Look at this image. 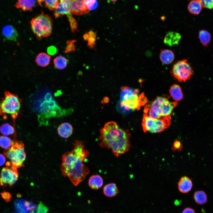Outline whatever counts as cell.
<instances>
[{
  "label": "cell",
  "mask_w": 213,
  "mask_h": 213,
  "mask_svg": "<svg viewBox=\"0 0 213 213\" xmlns=\"http://www.w3.org/2000/svg\"><path fill=\"white\" fill-rule=\"evenodd\" d=\"M73 145V149L62 156L61 169L63 175L68 177L72 184L77 186L90 172L88 167L84 164L89 152L85 148L82 141L76 140Z\"/></svg>",
  "instance_id": "obj_1"
},
{
  "label": "cell",
  "mask_w": 213,
  "mask_h": 213,
  "mask_svg": "<svg viewBox=\"0 0 213 213\" xmlns=\"http://www.w3.org/2000/svg\"><path fill=\"white\" fill-rule=\"evenodd\" d=\"M99 144L102 148L110 149L118 157L128 151L131 144L130 134L128 130L120 128L115 122L106 123L100 130Z\"/></svg>",
  "instance_id": "obj_2"
},
{
  "label": "cell",
  "mask_w": 213,
  "mask_h": 213,
  "mask_svg": "<svg viewBox=\"0 0 213 213\" xmlns=\"http://www.w3.org/2000/svg\"><path fill=\"white\" fill-rule=\"evenodd\" d=\"M144 93H139V90L128 86L121 88L120 99L117 105V109L120 113L125 114L132 110L139 109L148 102Z\"/></svg>",
  "instance_id": "obj_3"
},
{
  "label": "cell",
  "mask_w": 213,
  "mask_h": 213,
  "mask_svg": "<svg viewBox=\"0 0 213 213\" xmlns=\"http://www.w3.org/2000/svg\"><path fill=\"white\" fill-rule=\"evenodd\" d=\"M169 98L166 96L157 97L151 103L145 106L143 110L144 113L156 119L171 116L178 102L170 101Z\"/></svg>",
  "instance_id": "obj_4"
},
{
  "label": "cell",
  "mask_w": 213,
  "mask_h": 213,
  "mask_svg": "<svg viewBox=\"0 0 213 213\" xmlns=\"http://www.w3.org/2000/svg\"><path fill=\"white\" fill-rule=\"evenodd\" d=\"M21 103L17 95L6 92L0 101V114L9 115L14 120L20 113Z\"/></svg>",
  "instance_id": "obj_5"
},
{
  "label": "cell",
  "mask_w": 213,
  "mask_h": 213,
  "mask_svg": "<svg viewBox=\"0 0 213 213\" xmlns=\"http://www.w3.org/2000/svg\"><path fill=\"white\" fill-rule=\"evenodd\" d=\"M30 24L31 30L38 39L48 37L52 33V19L43 12L33 18Z\"/></svg>",
  "instance_id": "obj_6"
},
{
  "label": "cell",
  "mask_w": 213,
  "mask_h": 213,
  "mask_svg": "<svg viewBox=\"0 0 213 213\" xmlns=\"http://www.w3.org/2000/svg\"><path fill=\"white\" fill-rule=\"evenodd\" d=\"M171 119V116L156 119L144 113L142 123L143 130L145 133L149 132L156 133L162 132L170 125Z\"/></svg>",
  "instance_id": "obj_7"
},
{
  "label": "cell",
  "mask_w": 213,
  "mask_h": 213,
  "mask_svg": "<svg viewBox=\"0 0 213 213\" xmlns=\"http://www.w3.org/2000/svg\"><path fill=\"white\" fill-rule=\"evenodd\" d=\"M4 154L10 161L12 166L17 168L24 166L26 158L24 144L21 141H16L12 146L4 151Z\"/></svg>",
  "instance_id": "obj_8"
},
{
  "label": "cell",
  "mask_w": 213,
  "mask_h": 213,
  "mask_svg": "<svg viewBox=\"0 0 213 213\" xmlns=\"http://www.w3.org/2000/svg\"><path fill=\"white\" fill-rule=\"evenodd\" d=\"M170 73L179 82H185L190 79L193 74L192 67L187 60L185 59L175 63L172 66Z\"/></svg>",
  "instance_id": "obj_9"
},
{
  "label": "cell",
  "mask_w": 213,
  "mask_h": 213,
  "mask_svg": "<svg viewBox=\"0 0 213 213\" xmlns=\"http://www.w3.org/2000/svg\"><path fill=\"white\" fill-rule=\"evenodd\" d=\"M71 0H59L56 8L53 10L55 18L66 15L70 23L71 30L75 33L78 31V24L76 20L73 18L71 12Z\"/></svg>",
  "instance_id": "obj_10"
},
{
  "label": "cell",
  "mask_w": 213,
  "mask_h": 213,
  "mask_svg": "<svg viewBox=\"0 0 213 213\" xmlns=\"http://www.w3.org/2000/svg\"><path fill=\"white\" fill-rule=\"evenodd\" d=\"M7 167L3 168L0 175V185L11 187L14 184L17 180L19 174L17 168L13 167L10 162L6 163Z\"/></svg>",
  "instance_id": "obj_11"
},
{
  "label": "cell",
  "mask_w": 213,
  "mask_h": 213,
  "mask_svg": "<svg viewBox=\"0 0 213 213\" xmlns=\"http://www.w3.org/2000/svg\"><path fill=\"white\" fill-rule=\"evenodd\" d=\"M37 3L41 5V0H17L15 7L23 11H31L36 7Z\"/></svg>",
  "instance_id": "obj_12"
},
{
  "label": "cell",
  "mask_w": 213,
  "mask_h": 213,
  "mask_svg": "<svg viewBox=\"0 0 213 213\" xmlns=\"http://www.w3.org/2000/svg\"><path fill=\"white\" fill-rule=\"evenodd\" d=\"M73 128L70 123L65 122L61 123L57 128L58 135L61 137L67 138L72 134Z\"/></svg>",
  "instance_id": "obj_13"
},
{
  "label": "cell",
  "mask_w": 213,
  "mask_h": 213,
  "mask_svg": "<svg viewBox=\"0 0 213 213\" xmlns=\"http://www.w3.org/2000/svg\"><path fill=\"white\" fill-rule=\"evenodd\" d=\"M192 186V181L186 176L181 177L178 183L179 190L180 192L183 193L189 192L191 189Z\"/></svg>",
  "instance_id": "obj_14"
},
{
  "label": "cell",
  "mask_w": 213,
  "mask_h": 213,
  "mask_svg": "<svg viewBox=\"0 0 213 213\" xmlns=\"http://www.w3.org/2000/svg\"><path fill=\"white\" fill-rule=\"evenodd\" d=\"M181 38L180 34L177 32L170 31L166 35L164 39V43L166 44L171 46L178 44Z\"/></svg>",
  "instance_id": "obj_15"
},
{
  "label": "cell",
  "mask_w": 213,
  "mask_h": 213,
  "mask_svg": "<svg viewBox=\"0 0 213 213\" xmlns=\"http://www.w3.org/2000/svg\"><path fill=\"white\" fill-rule=\"evenodd\" d=\"M2 33L5 37L9 40L16 41L18 36L16 30L10 25L4 26L2 29Z\"/></svg>",
  "instance_id": "obj_16"
},
{
  "label": "cell",
  "mask_w": 213,
  "mask_h": 213,
  "mask_svg": "<svg viewBox=\"0 0 213 213\" xmlns=\"http://www.w3.org/2000/svg\"><path fill=\"white\" fill-rule=\"evenodd\" d=\"M160 59L164 64H168L173 61L175 58L174 53L169 49H162L159 55Z\"/></svg>",
  "instance_id": "obj_17"
},
{
  "label": "cell",
  "mask_w": 213,
  "mask_h": 213,
  "mask_svg": "<svg viewBox=\"0 0 213 213\" xmlns=\"http://www.w3.org/2000/svg\"><path fill=\"white\" fill-rule=\"evenodd\" d=\"M170 95L175 101L181 100L183 94L180 87L178 84H174L171 86L169 89Z\"/></svg>",
  "instance_id": "obj_18"
},
{
  "label": "cell",
  "mask_w": 213,
  "mask_h": 213,
  "mask_svg": "<svg viewBox=\"0 0 213 213\" xmlns=\"http://www.w3.org/2000/svg\"><path fill=\"white\" fill-rule=\"evenodd\" d=\"M103 183L102 178L98 175H93L91 176L88 182L89 186L93 189H98L101 188Z\"/></svg>",
  "instance_id": "obj_19"
},
{
  "label": "cell",
  "mask_w": 213,
  "mask_h": 213,
  "mask_svg": "<svg viewBox=\"0 0 213 213\" xmlns=\"http://www.w3.org/2000/svg\"><path fill=\"white\" fill-rule=\"evenodd\" d=\"M51 59L50 55L46 53L41 52L37 56L36 62L38 66L44 67L49 65Z\"/></svg>",
  "instance_id": "obj_20"
},
{
  "label": "cell",
  "mask_w": 213,
  "mask_h": 213,
  "mask_svg": "<svg viewBox=\"0 0 213 213\" xmlns=\"http://www.w3.org/2000/svg\"><path fill=\"white\" fill-rule=\"evenodd\" d=\"M104 194L108 197L115 196L118 193V191L116 185L114 183L106 184L103 188Z\"/></svg>",
  "instance_id": "obj_21"
},
{
  "label": "cell",
  "mask_w": 213,
  "mask_h": 213,
  "mask_svg": "<svg viewBox=\"0 0 213 213\" xmlns=\"http://www.w3.org/2000/svg\"><path fill=\"white\" fill-rule=\"evenodd\" d=\"M202 6L199 0L191 1L188 4V9L191 14L197 15L199 14L202 9Z\"/></svg>",
  "instance_id": "obj_22"
},
{
  "label": "cell",
  "mask_w": 213,
  "mask_h": 213,
  "mask_svg": "<svg viewBox=\"0 0 213 213\" xmlns=\"http://www.w3.org/2000/svg\"><path fill=\"white\" fill-rule=\"evenodd\" d=\"M199 38L203 46H207L211 41V35L207 31L202 30L199 32Z\"/></svg>",
  "instance_id": "obj_23"
},
{
  "label": "cell",
  "mask_w": 213,
  "mask_h": 213,
  "mask_svg": "<svg viewBox=\"0 0 213 213\" xmlns=\"http://www.w3.org/2000/svg\"><path fill=\"white\" fill-rule=\"evenodd\" d=\"M53 62L56 68L62 70L66 67L68 60L64 57L59 56L57 57L54 59Z\"/></svg>",
  "instance_id": "obj_24"
},
{
  "label": "cell",
  "mask_w": 213,
  "mask_h": 213,
  "mask_svg": "<svg viewBox=\"0 0 213 213\" xmlns=\"http://www.w3.org/2000/svg\"><path fill=\"white\" fill-rule=\"evenodd\" d=\"M0 132L2 135L6 136L14 135L15 133L14 128L7 123H4L0 126Z\"/></svg>",
  "instance_id": "obj_25"
},
{
  "label": "cell",
  "mask_w": 213,
  "mask_h": 213,
  "mask_svg": "<svg viewBox=\"0 0 213 213\" xmlns=\"http://www.w3.org/2000/svg\"><path fill=\"white\" fill-rule=\"evenodd\" d=\"M194 198L195 201L200 204H204L207 201V195L204 191H196L194 195Z\"/></svg>",
  "instance_id": "obj_26"
},
{
  "label": "cell",
  "mask_w": 213,
  "mask_h": 213,
  "mask_svg": "<svg viewBox=\"0 0 213 213\" xmlns=\"http://www.w3.org/2000/svg\"><path fill=\"white\" fill-rule=\"evenodd\" d=\"M14 142L7 136L3 135L0 136V147L4 149L9 148Z\"/></svg>",
  "instance_id": "obj_27"
},
{
  "label": "cell",
  "mask_w": 213,
  "mask_h": 213,
  "mask_svg": "<svg viewBox=\"0 0 213 213\" xmlns=\"http://www.w3.org/2000/svg\"><path fill=\"white\" fill-rule=\"evenodd\" d=\"M45 6L51 10H54L56 7L59 0H43Z\"/></svg>",
  "instance_id": "obj_28"
},
{
  "label": "cell",
  "mask_w": 213,
  "mask_h": 213,
  "mask_svg": "<svg viewBox=\"0 0 213 213\" xmlns=\"http://www.w3.org/2000/svg\"><path fill=\"white\" fill-rule=\"evenodd\" d=\"M86 5L89 10H93L97 7L98 1L97 0H87L86 2Z\"/></svg>",
  "instance_id": "obj_29"
},
{
  "label": "cell",
  "mask_w": 213,
  "mask_h": 213,
  "mask_svg": "<svg viewBox=\"0 0 213 213\" xmlns=\"http://www.w3.org/2000/svg\"><path fill=\"white\" fill-rule=\"evenodd\" d=\"M183 146L181 142L179 140L176 139L173 143L171 149L173 151L177 150L178 151L182 150Z\"/></svg>",
  "instance_id": "obj_30"
},
{
  "label": "cell",
  "mask_w": 213,
  "mask_h": 213,
  "mask_svg": "<svg viewBox=\"0 0 213 213\" xmlns=\"http://www.w3.org/2000/svg\"><path fill=\"white\" fill-rule=\"evenodd\" d=\"M202 7L209 9H213V0H199Z\"/></svg>",
  "instance_id": "obj_31"
},
{
  "label": "cell",
  "mask_w": 213,
  "mask_h": 213,
  "mask_svg": "<svg viewBox=\"0 0 213 213\" xmlns=\"http://www.w3.org/2000/svg\"><path fill=\"white\" fill-rule=\"evenodd\" d=\"M76 41V40H73L69 41H67V46L66 47L65 51V52L73 51L75 50V46L74 45V43Z\"/></svg>",
  "instance_id": "obj_32"
},
{
  "label": "cell",
  "mask_w": 213,
  "mask_h": 213,
  "mask_svg": "<svg viewBox=\"0 0 213 213\" xmlns=\"http://www.w3.org/2000/svg\"><path fill=\"white\" fill-rule=\"evenodd\" d=\"M0 194L2 197L6 202L8 203L11 201L12 194L10 193L7 191H4Z\"/></svg>",
  "instance_id": "obj_33"
},
{
  "label": "cell",
  "mask_w": 213,
  "mask_h": 213,
  "mask_svg": "<svg viewBox=\"0 0 213 213\" xmlns=\"http://www.w3.org/2000/svg\"><path fill=\"white\" fill-rule=\"evenodd\" d=\"M96 36V35L94 37H90L88 40V46L90 49H93L95 47Z\"/></svg>",
  "instance_id": "obj_34"
},
{
  "label": "cell",
  "mask_w": 213,
  "mask_h": 213,
  "mask_svg": "<svg viewBox=\"0 0 213 213\" xmlns=\"http://www.w3.org/2000/svg\"><path fill=\"white\" fill-rule=\"evenodd\" d=\"M57 49L54 46H51L47 48V52L50 55H53L57 52Z\"/></svg>",
  "instance_id": "obj_35"
},
{
  "label": "cell",
  "mask_w": 213,
  "mask_h": 213,
  "mask_svg": "<svg viewBox=\"0 0 213 213\" xmlns=\"http://www.w3.org/2000/svg\"><path fill=\"white\" fill-rule=\"evenodd\" d=\"M182 213H196L194 210L190 208H186L183 211Z\"/></svg>",
  "instance_id": "obj_36"
},
{
  "label": "cell",
  "mask_w": 213,
  "mask_h": 213,
  "mask_svg": "<svg viewBox=\"0 0 213 213\" xmlns=\"http://www.w3.org/2000/svg\"><path fill=\"white\" fill-rule=\"evenodd\" d=\"M6 159L5 156L1 154H0V166L3 165L5 163Z\"/></svg>",
  "instance_id": "obj_37"
},
{
  "label": "cell",
  "mask_w": 213,
  "mask_h": 213,
  "mask_svg": "<svg viewBox=\"0 0 213 213\" xmlns=\"http://www.w3.org/2000/svg\"><path fill=\"white\" fill-rule=\"evenodd\" d=\"M89 37L88 33H85L83 36V39L85 41L88 40Z\"/></svg>",
  "instance_id": "obj_38"
},
{
  "label": "cell",
  "mask_w": 213,
  "mask_h": 213,
  "mask_svg": "<svg viewBox=\"0 0 213 213\" xmlns=\"http://www.w3.org/2000/svg\"><path fill=\"white\" fill-rule=\"evenodd\" d=\"M88 34L89 37H94L96 35L94 32L92 30L89 31L88 33Z\"/></svg>",
  "instance_id": "obj_39"
},
{
  "label": "cell",
  "mask_w": 213,
  "mask_h": 213,
  "mask_svg": "<svg viewBox=\"0 0 213 213\" xmlns=\"http://www.w3.org/2000/svg\"><path fill=\"white\" fill-rule=\"evenodd\" d=\"M17 197L19 198V197H20V196H21V195H20V194H17Z\"/></svg>",
  "instance_id": "obj_40"
},
{
  "label": "cell",
  "mask_w": 213,
  "mask_h": 213,
  "mask_svg": "<svg viewBox=\"0 0 213 213\" xmlns=\"http://www.w3.org/2000/svg\"><path fill=\"white\" fill-rule=\"evenodd\" d=\"M111 1L113 2H116L117 0H110Z\"/></svg>",
  "instance_id": "obj_41"
}]
</instances>
